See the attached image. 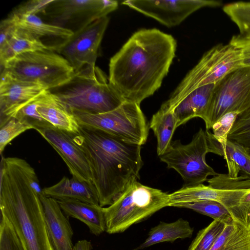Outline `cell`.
<instances>
[{"label": "cell", "mask_w": 250, "mask_h": 250, "mask_svg": "<svg viewBox=\"0 0 250 250\" xmlns=\"http://www.w3.org/2000/svg\"><path fill=\"white\" fill-rule=\"evenodd\" d=\"M177 42L159 29L135 32L110 60L109 80L125 102L140 104L161 86Z\"/></svg>", "instance_id": "6da1fadb"}, {"label": "cell", "mask_w": 250, "mask_h": 250, "mask_svg": "<svg viewBox=\"0 0 250 250\" xmlns=\"http://www.w3.org/2000/svg\"><path fill=\"white\" fill-rule=\"evenodd\" d=\"M0 208L12 225L24 250H55L39 195L42 193L34 168L24 159L2 157Z\"/></svg>", "instance_id": "7a4b0ae2"}, {"label": "cell", "mask_w": 250, "mask_h": 250, "mask_svg": "<svg viewBox=\"0 0 250 250\" xmlns=\"http://www.w3.org/2000/svg\"><path fill=\"white\" fill-rule=\"evenodd\" d=\"M75 140L86 155L101 207L110 205L132 179L140 178L141 146L80 125Z\"/></svg>", "instance_id": "3957f363"}, {"label": "cell", "mask_w": 250, "mask_h": 250, "mask_svg": "<svg viewBox=\"0 0 250 250\" xmlns=\"http://www.w3.org/2000/svg\"><path fill=\"white\" fill-rule=\"evenodd\" d=\"M72 112L98 114L113 110L125 101L98 66H85L62 85L49 90Z\"/></svg>", "instance_id": "277c9868"}, {"label": "cell", "mask_w": 250, "mask_h": 250, "mask_svg": "<svg viewBox=\"0 0 250 250\" xmlns=\"http://www.w3.org/2000/svg\"><path fill=\"white\" fill-rule=\"evenodd\" d=\"M169 194L145 186L133 178L113 202L104 208L105 231L121 233L168 207Z\"/></svg>", "instance_id": "5b68a950"}, {"label": "cell", "mask_w": 250, "mask_h": 250, "mask_svg": "<svg viewBox=\"0 0 250 250\" xmlns=\"http://www.w3.org/2000/svg\"><path fill=\"white\" fill-rule=\"evenodd\" d=\"M243 66L242 53L239 48L229 43L218 44L203 55L162 106L171 109L195 89L216 84L229 73Z\"/></svg>", "instance_id": "8992f818"}, {"label": "cell", "mask_w": 250, "mask_h": 250, "mask_svg": "<svg viewBox=\"0 0 250 250\" xmlns=\"http://www.w3.org/2000/svg\"><path fill=\"white\" fill-rule=\"evenodd\" d=\"M2 68L20 80L41 85L47 90L64 83L75 72L62 56L48 50L21 54L8 61Z\"/></svg>", "instance_id": "52a82bcc"}, {"label": "cell", "mask_w": 250, "mask_h": 250, "mask_svg": "<svg viewBox=\"0 0 250 250\" xmlns=\"http://www.w3.org/2000/svg\"><path fill=\"white\" fill-rule=\"evenodd\" d=\"M72 113L80 126L101 130L141 146L147 141L148 125L140 104L125 102L107 112Z\"/></svg>", "instance_id": "ba28073f"}, {"label": "cell", "mask_w": 250, "mask_h": 250, "mask_svg": "<svg viewBox=\"0 0 250 250\" xmlns=\"http://www.w3.org/2000/svg\"><path fill=\"white\" fill-rule=\"evenodd\" d=\"M208 152L206 132L200 128L189 143L184 145L180 140L171 141L165 153L159 157L168 168L180 175L183 187H189L203 184L208 176L218 174L206 162Z\"/></svg>", "instance_id": "9c48e42d"}, {"label": "cell", "mask_w": 250, "mask_h": 250, "mask_svg": "<svg viewBox=\"0 0 250 250\" xmlns=\"http://www.w3.org/2000/svg\"><path fill=\"white\" fill-rule=\"evenodd\" d=\"M250 108V67L243 66L215 84L204 121L206 130L229 112L241 113Z\"/></svg>", "instance_id": "30bf717a"}, {"label": "cell", "mask_w": 250, "mask_h": 250, "mask_svg": "<svg viewBox=\"0 0 250 250\" xmlns=\"http://www.w3.org/2000/svg\"><path fill=\"white\" fill-rule=\"evenodd\" d=\"M118 6L111 0H52L42 14L56 25L74 32L107 16Z\"/></svg>", "instance_id": "8fae6325"}, {"label": "cell", "mask_w": 250, "mask_h": 250, "mask_svg": "<svg viewBox=\"0 0 250 250\" xmlns=\"http://www.w3.org/2000/svg\"><path fill=\"white\" fill-rule=\"evenodd\" d=\"M109 21L108 16L95 20L73 32L61 43L53 45V51L62 56L75 72L85 66H95L99 49Z\"/></svg>", "instance_id": "7c38bea8"}, {"label": "cell", "mask_w": 250, "mask_h": 250, "mask_svg": "<svg viewBox=\"0 0 250 250\" xmlns=\"http://www.w3.org/2000/svg\"><path fill=\"white\" fill-rule=\"evenodd\" d=\"M122 3L169 27L179 24L201 8L222 4L219 1L209 0H129Z\"/></svg>", "instance_id": "4fadbf2b"}, {"label": "cell", "mask_w": 250, "mask_h": 250, "mask_svg": "<svg viewBox=\"0 0 250 250\" xmlns=\"http://www.w3.org/2000/svg\"><path fill=\"white\" fill-rule=\"evenodd\" d=\"M36 131L60 155L72 177L82 181L92 182L86 155L75 141L74 133L54 127Z\"/></svg>", "instance_id": "5bb4252c"}, {"label": "cell", "mask_w": 250, "mask_h": 250, "mask_svg": "<svg viewBox=\"0 0 250 250\" xmlns=\"http://www.w3.org/2000/svg\"><path fill=\"white\" fill-rule=\"evenodd\" d=\"M250 189V180H244L231 188H217L203 184L183 187L169 194L168 207L205 200L220 202L229 210L240 203L242 196Z\"/></svg>", "instance_id": "9a60e30c"}, {"label": "cell", "mask_w": 250, "mask_h": 250, "mask_svg": "<svg viewBox=\"0 0 250 250\" xmlns=\"http://www.w3.org/2000/svg\"><path fill=\"white\" fill-rule=\"evenodd\" d=\"M45 90L41 85L20 80L1 70L0 126L12 118L23 104Z\"/></svg>", "instance_id": "2e32d148"}, {"label": "cell", "mask_w": 250, "mask_h": 250, "mask_svg": "<svg viewBox=\"0 0 250 250\" xmlns=\"http://www.w3.org/2000/svg\"><path fill=\"white\" fill-rule=\"evenodd\" d=\"M44 218L51 242L55 250H72L73 231L57 200L40 195Z\"/></svg>", "instance_id": "e0dca14e"}, {"label": "cell", "mask_w": 250, "mask_h": 250, "mask_svg": "<svg viewBox=\"0 0 250 250\" xmlns=\"http://www.w3.org/2000/svg\"><path fill=\"white\" fill-rule=\"evenodd\" d=\"M37 110L52 126L76 134L80 125L73 113L60 99L49 90L38 97Z\"/></svg>", "instance_id": "ac0fdd59"}, {"label": "cell", "mask_w": 250, "mask_h": 250, "mask_svg": "<svg viewBox=\"0 0 250 250\" xmlns=\"http://www.w3.org/2000/svg\"><path fill=\"white\" fill-rule=\"evenodd\" d=\"M209 152L224 158L226 161L228 174L236 178L240 172L250 177V155L240 145L228 139L224 143L218 142L209 130L205 131Z\"/></svg>", "instance_id": "d6986e66"}, {"label": "cell", "mask_w": 250, "mask_h": 250, "mask_svg": "<svg viewBox=\"0 0 250 250\" xmlns=\"http://www.w3.org/2000/svg\"><path fill=\"white\" fill-rule=\"evenodd\" d=\"M215 84L206 85L195 89L171 109L175 116L177 127L195 117L205 121Z\"/></svg>", "instance_id": "ffe728a7"}, {"label": "cell", "mask_w": 250, "mask_h": 250, "mask_svg": "<svg viewBox=\"0 0 250 250\" xmlns=\"http://www.w3.org/2000/svg\"><path fill=\"white\" fill-rule=\"evenodd\" d=\"M42 193L45 196L57 200H76L99 205L98 195L93 183L82 181L72 176L63 177L55 185L43 188Z\"/></svg>", "instance_id": "44dd1931"}, {"label": "cell", "mask_w": 250, "mask_h": 250, "mask_svg": "<svg viewBox=\"0 0 250 250\" xmlns=\"http://www.w3.org/2000/svg\"><path fill=\"white\" fill-rule=\"evenodd\" d=\"M57 201L67 217L80 220L93 234L98 236L106 230L104 207L76 200Z\"/></svg>", "instance_id": "7402d4cb"}, {"label": "cell", "mask_w": 250, "mask_h": 250, "mask_svg": "<svg viewBox=\"0 0 250 250\" xmlns=\"http://www.w3.org/2000/svg\"><path fill=\"white\" fill-rule=\"evenodd\" d=\"M53 45H46L40 39L17 28L6 43L0 47V66L21 54L38 50L53 51Z\"/></svg>", "instance_id": "603a6c76"}, {"label": "cell", "mask_w": 250, "mask_h": 250, "mask_svg": "<svg viewBox=\"0 0 250 250\" xmlns=\"http://www.w3.org/2000/svg\"><path fill=\"white\" fill-rule=\"evenodd\" d=\"M193 231L189 222L182 218L171 223L160 222L150 229L147 238L135 250L143 249L160 243H172L178 239L190 238Z\"/></svg>", "instance_id": "cb8c5ba5"}, {"label": "cell", "mask_w": 250, "mask_h": 250, "mask_svg": "<svg viewBox=\"0 0 250 250\" xmlns=\"http://www.w3.org/2000/svg\"><path fill=\"white\" fill-rule=\"evenodd\" d=\"M17 28L25 31L40 39L43 37H56L66 40L73 32L66 28L44 22L37 15L33 14H15L10 15Z\"/></svg>", "instance_id": "d4e9b609"}, {"label": "cell", "mask_w": 250, "mask_h": 250, "mask_svg": "<svg viewBox=\"0 0 250 250\" xmlns=\"http://www.w3.org/2000/svg\"><path fill=\"white\" fill-rule=\"evenodd\" d=\"M149 127L157 138V152L160 156L169 147L173 133L177 128V120L173 111L161 106L159 110L153 115Z\"/></svg>", "instance_id": "484cf974"}, {"label": "cell", "mask_w": 250, "mask_h": 250, "mask_svg": "<svg viewBox=\"0 0 250 250\" xmlns=\"http://www.w3.org/2000/svg\"><path fill=\"white\" fill-rule=\"evenodd\" d=\"M210 250H250V231L233 221L227 224Z\"/></svg>", "instance_id": "4316f807"}, {"label": "cell", "mask_w": 250, "mask_h": 250, "mask_svg": "<svg viewBox=\"0 0 250 250\" xmlns=\"http://www.w3.org/2000/svg\"><path fill=\"white\" fill-rule=\"evenodd\" d=\"M174 207L187 208L213 220H219L229 224L233 221L228 208L222 204L214 200H205L193 203L176 205Z\"/></svg>", "instance_id": "83f0119b"}, {"label": "cell", "mask_w": 250, "mask_h": 250, "mask_svg": "<svg viewBox=\"0 0 250 250\" xmlns=\"http://www.w3.org/2000/svg\"><path fill=\"white\" fill-rule=\"evenodd\" d=\"M223 10L236 25L240 35L250 37V1L229 3L224 6Z\"/></svg>", "instance_id": "f1b7e54d"}, {"label": "cell", "mask_w": 250, "mask_h": 250, "mask_svg": "<svg viewBox=\"0 0 250 250\" xmlns=\"http://www.w3.org/2000/svg\"><path fill=\"white\" fill-rule=\"evenodd\" d=\"M226 225L222 221L213 220L207 227L199 231L188 250H210Z\"/></svg>", "instance_id": "f546056e"}, {"label": "cell", "mask_w": 250, "mask_h": 250, "mask_svg": "<svg viewBox=\"0 0 250 250\" xmlns=\"http://www.w3.org/2000/svg\"><path fill=\"white\" fill-rule=\"evenodd\" d=\"M228 139L243 146L250 155V108L237 116Z\"/></svg>", "instance_id": "4dcf8cb0"}, {"label": "cell", "mask_w": 250, "mask_h": 250, "mask_svg": "<svg viewBox=\"0 0 250 250\" xmlns=\"http://www.w3.org/2000/svg\"><path fill=\"white\" fill-rule=\"evenodd\" d=\"M39 96L23 104L12 117L31 126L36 130L53 127L42 117L37 110Z\"/></svg>", "instance_id": "1f68e13d"}, {"label": "cell", "mask_w": 250, "mask_h": 250, "mask_svg": "<svg viewBox=\"0 0 250 250\" xmlns=\"http://www.w3.org/2000/svg\"><path fill=\"white\" fill-rule=\"evenodd\" d=\"M0 153L1 155L6 146L16 137L33 128L15 118H10L0 126Z\"/></svg>", "instance_id": "d6a6232c"}, {"label": "cell", "mask_w": 250, "mask_h": 250, "mask_svg": "<svg viewBox=\"0 0 250 250\" xmlns=\"http://www.w3.org/2000/svg\"><path fill=\"white\" fill-rule=\"evenodd\" d=\"M239 114L237 112L227 113L212 125V134L218 142L224 143L228 140V134Z\"/></svg>", "instance_id": "836d02e7"}, {"label": "cell", "mask_w": 250, "mask_h": 250, "mask_svg": "<svg viewBox=\"0 0 250 250\" xmlns=\"http://www.w3.org/2000/svg\"><path fill=\"white\" fill-rule=\"evenodd\" d=\"M229 212L233 221L250 231V189L242 196L239 205L231 208Z\"/></svg>", "instance_id": "e575fe53"}, {"label": "cell", "mask_w": 250, "mask_h": 250, "mask_svg": "<svg viewBox=\"0 0 250 250\" xmlns=\"http://www.w3.org/2000/svg\"><path fill=\"white\" fill-rule=\"evenodd\" d=\"M52 1V0L29 1L21 5L12 13L18 14L27 13L38 15L39 13L43 14Z\"/></svg>", "instance_id": "d590c367"}, {"label": "cell", "mask_w": 250, "mask_h": 250, "mask_svg": "<svg viewBox=\"0 0 250 250\" xmlns=\"http://www.w3.org/2000/svg\"><path fill=\"white\" fill-rule=\"evenodd\" d=\"M229 43L241 50L243 65L250 67V37H245L240 34L234 35Z\"/></svg>", "instance_id": "8d00e7d4"}, {"label": "cell", "mask_w": 250, "mask_h": 250, "mask_svg": "<svg viewBox=\"0 0 250 250\" xmlns=\"http://www.w3.org/2000/svg\"><path fill=\"white\" fill-rule=\"evenodd\" d=\"M12 17L9 15L0 23V47L2 46L17 29Z\"/></svg>", "instance_id": "74e56055"}, {"label": "cell", "mask_w": 250, "mask_h": 250, "mask_svg": "<svg viewBox=\"0 0 250 250\" xmlns=\"http://www.w3.org/2000/svg\"><path fill=\"white\" fill-rule=\"evenodd\" d=\"M92 249L91 242L83 239L78 241L73 246L72 250H92Z\"/></svg>", "instance_id": "f35d334b"}]
</instances>
